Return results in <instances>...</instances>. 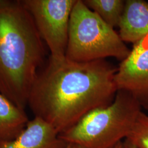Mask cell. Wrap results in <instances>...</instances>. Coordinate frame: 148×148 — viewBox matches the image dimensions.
<instances>
[{
	"mask_svg": "<svg viewBox=\"0 0 148 148\" xmlns=\"http://www.w3.org/2000/svg\"><path fill=\"white\" fill-rule=\"evenodd\" d=\"M67 144L47 122L35 117L16 139L0 141V148H65Z\"/></svg>",
	"mask_w": 148,
	"mask_h": 148,
	"instance_id": "obj_7",
	"label": "cell"
},
{
	"mask_svg": "<svg viewBox=\"0 0 148 148\" xmlns=\"http://www.w3.org/2000/svg\"><path fill=\"white\" fill-rule=\"evenodd\" d=\"M42 40L21 0H0V93L25 110L45 58Z\"/></svg>",
	"mask_w": 148,
	"mask_h": 148,
	"instance_id": "obj_2",
	"label": "cell"
},
{
	"mask_svg": "<svg viewBox=\"0 0 148 148\" xmlns=\"http://www.w3.org/2000/svg\"><path fill=\"white\" fill-rule=\"evenodd\" d=\"M65 148H69V145H67V146L65 147Z\"/></svg>",
	"mask_w": 148,
	"mask_h": 148,
	"instance_id": "obj_14",
	"label": "cell"
},
{
	"mask_svg": "<svg viewBox=\"0 0 148 148\" xmlns=\"http://www.w3.org/2000/svg\"><path fill=\"white\" fill-rule=\"evenodd\" d=\"M122 148H136L127 140H125L122 143Z\"/></svg>",
	"mask_w": 148,
	"mask_h": 148,
	"instance_id": "obj_12",
	"label": "cell"
},
{
	"mask_svg": "<svg viewBox=\"0 0 148 148\" xmlns=\"http://www.w3.org/2000/svg\"><path fill=\"white\" fill-rule=\"evenodd\" d=\"M115 82L117 90L129 93L148 110V34L134 43L117 68Z\"/></svg>",
	"mask_w": 148,
	"mask_h": 148,
	"instance_id": "obj_6",
	"label": "cell"
},
{
	"mask_svg": "<svg viewBox=\"0 0 148 148\" xmlns=\"http://www.w3.org/2000/svg\"><path fill=\"white\" fill-rule=\"evenodd\" d=\"M117 70L106 59L77 62L50 56L37 74L27 106L59 134L90 111L114 101Z\"/></svg>",
	"mask_w": 148,
	"mask_h": 148,
	"instance_id": "obj_1",
	"label": "cell"
},
{
	"mask_svg": "<svg viewBox=\"0 0 148 148\" xmlns=\"http://www.w3.org/2000/svg\"><path fill=\"white\" fill-rule=\"evenodd\" d=\"M136 148H148V115L141 111L126 139Z\"/></svg>",
	"mask_w": 148,
	"mask_h": 148,
	"instance_id": "obj_11",
	"label": "cell"
},
{
	"mask_svg": "<svg viewBox=\"0 0 148 148\" xmlns=\"http://www.w3.org/2000/svg\"><path fill=\"white\" fill-rule=\"evenodd\" d=\"M29 121L25 110L19 108L0 93V141L16 139Z\"/></svg>",
	"mask_w": 148,
	"mask_h": 148,
	"instance_id": "obj_9",
	"label": "cell"
},
{
	"mask_svg": "<svg viewBox=\"0 0 148 148\" xmlns=\"http://www.w3.org/2000/svg\"><path fill=\"white\" fill-rule=\"evenodd\" d=\"M84 3L101 18L114 28L119 27L126 1L123 0H85Z\"/></svg>",
	"mask_w": 148,
	"mask_h": 148,
	"instance_id": "obj_10",
	"label": "cell"
},
{
	"mask_svg": "<svg viewBox=\"0 0 148 148\" xmlns=\"http://www.w3.org/2000/svg\"><path fill=\"white\" fill-rule=\"evenodd\" d=\"M51 57L65 56L70 15L76 0H22Z\"/></svg>",
	"mask_w": 148,
	"mask_h": 148,
	"instance_id": "obj_5",
	"label": "cell"
},
{
	"mask_svg": "<svg viewBox=\"0 0 148 148\" xmlns=\"http://www.w3.org/2000/svg\"><path fill=\"white\" fill-rule=\"evenodd\" d=\"M130 52L112 27L83 1L76 0L70 18L66 58L77 62H89L112 57L122 62Z\"/></svg>",
	"mask_w": 148,
	"mask_h": 148,
	"instance_id": "obj_4",
	"label": "cell"
},
{
	"mask_svg": "<svg viewBox=\"0 0 148 148\" xmlns=\"http://www.w3.org/2000/svg\"><path fill=\"white\" fill-rule=\"evenodd\" d=\"M142 109L131 94L117 90L110 104L90 111L59 137L81 148H114L127 139Z\"/></svg>",
	"mask_w": 148,
	"mask_h": 148,
	"instance_id": "obj_3",
	"label": "cell"
},
{
	"mask_svg": "<svg viewBox=\"0 0 148 148\" xmlns=\"http://www.w3.org/2000/svg\"><path fill=\"white\" fill-rule=\"evenodd\" d=\"M119 35L124 42H137L148 34V2L126 1L120 25Z\"/></svg>",
	"mask_w": 148,
	"mask_h": 148,
	"instance_id": "obj_8",
	"label": "cell"
},
{
	"mask_svg": "<svg viewBox=\"0 0 148 148\" xmlns=\"http://www.w3.org/2000/svg\"><path fill=\"white\" fill-rule=\"evenodd\" d=\"M123 142L119 143L118 145H117L114 148H122V143H123ZM68 145H69V148H81L77 147V146L74 145H70V144H68Z\"/></svg>",
	"mask_w": 148,
	"mask_h": 148,
	"instance_id": "obj_13",
	"label": "cell"
}]
</instances>
